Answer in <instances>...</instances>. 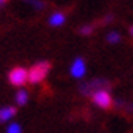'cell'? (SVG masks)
Instances as JSON below:
<instances>
[{
  "label": "cell",
  "instance_id": "8992f818",
  "mask_svg": "<svg viewBox=\"0 0 133 133\" xmlns=\"http://www.w3.org/2000/svg\"><path fill=\"white\" fill-rule=\"evenodd\" d=\"M17 115V108L12 105H6V106H2L0 108V124L11 121Z\"/></svg>",
  "mask_w": 133,
  "mask_h": 133
},
{
  "label": "cell",
  "instance_id": "9c48e42d",
  "mask_svg": "<svg viewBox=\"0 0 133 133\" xmlns=\"http://www.w3.org/2000/svg\"><path fill=\"white\" fill-rule=\"evenodd\" d=\"M27 5H30L31 8H35V9H37V11H42V9H45V6H46V3L43 2V0H24Z\"/></svg>",
  "mask_w": 133,
  "mask_h": 133
},
{
  "label": "cell",
  "instance_id": "6da1fadb",
  "mask_svg": "<svg viewBox=\"0 0 133 133\" xmlns=\"http://www.w3.org/2000/svg\"><path fill=\"white\" fill-rule=\"evenodd\" d=\"M49 70H51V63L46 60L37 61L29 69V82L33 85L41 84L42 81H45V78L48 76Z\"/></svg>",
  "mask_w": 133,
  "mask_h": 133
},
{
  "label": "cell",
  "instance_id": "7a4b0ae2",
  "mask_svg": "<svg viewBox=\"0 0 133 133\" xmlns=\"http://www.w3.org/2000/svg\"><path fill=\"white\" fill-rule=\"evenodd\" d=\"M111 87V82L108 79L105 78H96V79H91V81H87L84 84L79 85V93L82 96H87V97H91L96 91L99 90H109Z\"/></svg>",
  "mask_w": 133,
  "mask_h": 133
},
{
  "label": "cell",
  "instance_id": "30bf717a",
  "mask_svg": "<svg viewBox=\"0 0 133 133\" xmlns=\"http://www.w3.org/2000/svg\"><path fill=\"white\" fill-rule=\"evenodd\" d=\"M5 133H23L21 124H18V123H11V124H8L6 132Z\"/></svg>",
  "mask_w": 133,
  "mask_h": 133
},
{
  "label": "cell",
  "instance_id": "5bb4252c",
  "mask_svg": "<svg viewBox=\"0 0 133 133\" xmlns=\"http://www.w3.org/2000/svg\"><path fill=\"white\" fill-rule=\"evenodd\" d=\"M129 33H130V36L133 37V25H132V27H130V29H129Z\"/></svg>",
  "mask_w": 133,
  "mask_h": 133
},
{
  "label": "cell",
  "instance_id": "9a60e30c",
  "mask_svg": "<svg viewBox=\"0 0 133 133\" xmlns=\"http://www.w3.org/2000/svg\"><path fill=\"white\" fill-rule=\"evenodd\" d=\"M5 2H8V0H0V6H2V5H3Z\"/></svg>",
  "mask_w": 133,
  "mask_h": 133
},
{
  "label": "cell",
  "instance_id": "277c9868",
  "mask_svg": "<svg viewBox=\"0 0 133 133\" xmlns=\"http://www.w3.org/2000/svg\"><path fill=\"white\" fill-rule=\"evenodd\" d=\"M91 100H93V103L96 105L97 108H100V109L112 108V103H114L109 90H99V91H96V93L91 96Z\"/></svg>",
  "mask_w": 133,
  "mask_h": 133
},
{
  "label": "cell",
  "instance_id": "8fae6325",
  "mask_svg": "<svg viewBox=\"0 0 133 133\" xmlns=\"http://www.w3.org/2000/svg\"><path fill=\"white\" fill-rule=\"evenodd\" d=\"M106 41L109 43H118L121 41V35L117 33V31H111V33H108V36H106Z\"/></svg>",
  "mask_w": 133,
  "mask_h": 133
},
{
  "label": "cell",
  "instance_id": "5b68a950",
  "mask_svg": "<svg viewBox=\"0 0 133 133\" xmlns=\"http://www.w3.org/2000/svg\"><path fill=\"white\" fill-rule=\"evenodd\" d=\"M85 73H87V64H85V60L84 58H81V57H76V58L72 61V64H70V75H72L73 78L81 79V78H84L85 76Z\"/></svg>",
  "mask_w": 133,
  "mask_h": 133
},
{
  "label": "cell",
  "instance_id": "4fadbf2b",
  "mask_svg": "<svg viewBox=\"0 0 133 133\" xmlns=\"http://www.w3.org/2000/svg\"><path fill=\"white\" fill-rule=\"evenodd\" d=\"M112 19H114V15H106V17L100 21V24L106 25V24H109V23H112Z\"/></svg>",
  "mask_w": 133,
  "mask_h": 133
},
{
  "label": "cell",
  "instance_id": "3957f363",
  "mask_svg": "<svg viewBox=\"0 0 133 133\" xmlns=\"http://www.w3.org/2000/svg\"><path fill=\"white\" fill-rule=\"evenodd\" d=\"M8 81L14 87H23L24 84L29 82V69L21 66L11 69V72L8 73Z\"/></svg>",
  "mask_w": 133,
  "mask_h": 133
},
{
  "label": "cell",
  "instance_id": "ba28073f",
  "mask_svg": "<svg viewBox=\"0 0 133 133\" xmlns=\"http://www.w3.org/2000/svg\"><path fill=\"white\" fill-rule=\"evenodd\" d=\"M29 91L24 90V88H19L17 93H15V102L18 106H24L25 103L29 102Z\"/></svg>",
  "mask_w": 133,
  "mask_h": 133
},
{
  "label": "cell",
  "instance_id": "52a82bcc",
  "mask_svg": "<svg viewBox=\"0 0 133 133\" xmlns=\"http://www.w3.org/2000/svg\"><path fill=\"white\" fill-rule=\"evenodd\" d=\"M48 23L51 27H60V25H63L64 23H66V15L63 12H54L49 15L48 18Z\"/></svg>",
  "mask_w": 133,
  "mask_h": 133
},
{
  "label": "cell",
  "instance_id": "7c38bea8",
  "mask_svg": "<svg viewBox=\"0 0 133 133\" xmlns=\"http://www.w3.org/2000/svg\"><path fill=\"white\" fill-rule=\"evenodd\" d=\"M93 31H94V25L93 24H85L79 29V33H81L82 36H90Z\"/></svg>",
  "mask_w": 133,
  "mask_h": 133
}]
</instances>
